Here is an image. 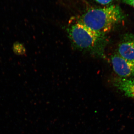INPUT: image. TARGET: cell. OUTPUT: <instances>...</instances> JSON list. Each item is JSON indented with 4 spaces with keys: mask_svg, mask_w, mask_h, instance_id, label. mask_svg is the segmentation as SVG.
I'll return each mask as SVG.
<instances>
[{
    "mask_svg": "<svg viewBox=\"0 0 134 134\" xmlns=\"http://www.w3.org/2000/svg\"><path fill=\"white\" fill-rule=\"evenodd\" d=\"M67 32L69 38L75 48L95 56L102 55L105 35L78 22L69 27Z\"/></svg>",
    "mask_w": 134,
    "mask_h": 134,
    "instance_id": "cell-2",
    "label": "cell"
},
{
    "mask_svg": "<svg viewBox=\"0 0 134 134\" xmlns=\"http://www.w3.org/2000/svg\"><path fill=\"white\" fill-rule=\"evenodd\" d=\"M99 4L103 5H108L112 2L114 0H94Z\"/></svg>",
    "mask_w": 134,
    "mask_h": 134,
    "instance_id": "cell-7",
    "label": "cell"
},
{
    "mask_svg": "<svg viewBox=\"0 0 134 134\" xmlns=\"http://www.w3.org/2000/svg\"><path fill=\"white\" fill-rule=\"evenodd\" d=\"M118 54L127 59L134 62V39L120 44Z\"/></svg>",
    "mask_w": 134,
    "mask_h": 134,
    "instance_id": "cell-5",
    "label": "cell"
},
{
    "mask_svg": "<svg viewBox=\"0 0 134 134\" xmlns=\"http://www.w3.org/2000/svg\"><path fill=\"white\" fill-rule=\"evenodd\" d=\"M14 50L15 53L18 54H24L25 52L24 46L19 43H16L14 46Z\"/></svg>",
    "mask_w": 134,
    "mask_h": 134,
    "instance_id": "cell-6",
    "label": "cell"
},
{
    "mask_svg": "<svg viewBox=\"0 0 134 134\" xmlns=\"http://www.w3.org/2000/svg\"><path fill=\"white\" fill-rule=\"evenodd\" d=\"M119 6L113 5L90 9L81 16L80 23L94 31L105 35L125 18Z\"/></svg>",
    "mask_w": 134,
    "mask_h": 134,
    "instance_id": "cell-1",
    "label": "cell"
},
{
    "mask_svg": "<svg viewBox=\"0 0 134 134\" xmlns=\"http://www.w3.org/2000/svg\"><path fill=\"white\" fill-rule=\"evenodd\" d=\"M111 60L114 70L120 78H129L134 76V62L118 53L113 55Z\"/></svg>",
    "mask_w": 134,
    "mask_h": 134,
    "instance_id": "cell-3",
    "label": "cell"
},
{
    "mask_svg": "<svg viewBox=\"0 0 134 134\" xmlns=\"http://www.w3.org/2000/svg\"><path fill=\"white\" fill-rule=\"evenodd\" d=\"M114 86L125 96L134 98V77L117 78L114 81Z\"/></svg>",
    "mask_w": 134,
    "mask_h": 134,
    "instance_id": "cell-4",
    "label": "cell"
},
{
    "mask_svg": "<svg viewBox=\"0 0 134 134\" xmlns=\"http://www.w3.org/2000/svg\"><path fill=\"white\" fill-rule=\"evenodd\" d=\"M123 3L134 8V0H122Z\"/></svg>",
    "mask_w": 134,
    "mask_h": 134,
    "instance_id": "cell-8",
    "label": "cell"
}]
</instances>
